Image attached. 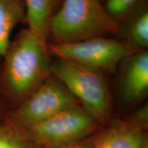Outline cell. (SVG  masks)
<instances>
[{
    "instance_id": "cell-3",
    "label": "cell",
    "mask_w": 148,
    "mask_h": 148,
    "mask_svg": "<svg viewBox=\"0 0 148 148\" xmlns=\"http://www.w3.org/2000/svg\"><path fill=\"white\" fill-rule=\"evenodd\" d=\"M51 73L98 123L110 119L112 101L106 75L71 61L51 62Z\"/></svg>"
},
{
    "instance_id": "cell-14",
    "label": "cell",
    "mask_w": 148,
    "mask_h": 148,
    "mask_svg": "<svg viewBox=\"0 0 148 148\" xmlns=\"http://www.w3.org/2000/svg\"><path fill=\"white\" fill-rule=\"evenodd\" d=\"M92 145H90V144H81V145L71 146L67 148H92Z\"/></svg>"
},
{
    "instance_id": "cell-6",
    "label": "cell",
    "mask_w": 148,
    "mask_h": 148,
    "mask_svg": "<svg viewBox=\"0 0 148 148\" xmlns=\"http://www.w3.org/2000/svg\"><path fill=\"white\" fill-rule=\"evenodd\" d=\"M78 103L51 75L21 104L8 113L5 122L21 130L26 129Z\"/></svg>"
},
{
    "instance_id": "cell-9",
    "label": "cell",
    "mask_w": 148,
    "mask_h": 148,
    "mask_svg": "<svg viewBox=\"0 0 148 148\" xmlns=\"http://www.w3.org/2000/svg\"><path fill=\"white\" fill-rule=\"evenodd\" d=\"M116 39L138 50L148 47V0L143 2L118 25Z\"/></svg>"
},
{
    "instance_id": "cell-2",
    "label": "cell",
    "mask_w": 148,
    "mask_h": 148,
    "mask_svg": "<svg viewBox=\"0 0 148 148\" xmlns=\"http://www.w3.org/2000/svg\"><path fill=\"white\" fill-rule=\"evenodd\" d=\"M118 25L105 12L101 0H62L51 18L47 42L73 43L115 35Z\"/></svg>"
},
{
    "instance_id": "cell-15",
    "label": "cell",
    "mask_w": 148,
    "mask_h": 148,
    "mask_svg": "<svg viewBox=\"0 0 148 148\" xmlns=\"http://www.w3.org/2000/svg\"><path fill=\"white\" fill-rule=\"evenodd\" d=\"M101 2H102V1H103V0H101Z\"/></svg>"
},
{
    "instance_id": "cell-4",
    "label": "cell",
    "mask_w": 148,
    "mask_h": 148,
    "mask_svg": "<svg viewBox=\"0 0 148 148\" xmlns=\"http://www.w3.org/2000/svg\"><path fill=\"white\" fill-rule=\"evenodd\" d=\"M51 55L74 62L106 75L115 73L122 61L141 51L128 47L116 38L99 36L73 43L47 42Z\"/></svg>"
},
{
    "instance_id": "cell-8",
    "label": "cell",
    "mask_w": 148,
    "mask_h": 148,
    "mask_svg": "<svg viewBox=\"0 0 148 148\" xmlns=\"http://www.w3.org/2000/svg\"><path fill=\"white\" fill-rule=\"evenodd\" d=\"M145 130L130 119L114 121L92 148H147Z\"/></svg>"
},
{
    "instance_id": "cell-10",
    "label": "cell",
    "mask_w": 148,
    "mask_h": 148,
    "mask_svg": "<svg viewBox=\"0 0 148 148\" xmlns=\"http://www.w3.org/2000/svg\"><path fill=\"white\" fill-rule=\"evenodd\" d=\"M27 28L42 42L47 43L50 21L62 0H24Z\"/></svg>"
},
{
    "instance_id": "cell-12",
    "label": "cell",
    "mask_w": 148,
    "mask_h": 148,
    "mask_svg": "<svg viewBox=\"0 0 148 148\" xmlns=\"http://www.w3.org/2000/svg\"><path fill=\"white\" fill-rule=\"evenodd\" d=\"M0 148H39L21 129L7 122L0 123Z\"/></svg>"
},
{
    "instance_id": "cell-5",
    "label": "cell",
    "mask_w": 148,
    "mask_h": 148,
    "mask_svg": "<svg viewBox=\"0 0 148 148\" xmlns=\"http://www.w3.org/2000/svg\"><path fill=\"white\" fill-rule=\"evenodd\" d=\"M97 123L83 107L76 104L22 130L39 148H61L88 135Z\"/></svg>"
},
{
    "instance_id": "cell-7",
    "label": "cell",
    "mask_w": 148,
    "mask_h": 148,
    "mask_svg": "<svg viewBox=\"0 0 148 148\" xmlns=\"http://www.w3.org/2000/svg\"><path fill=\"white\" fill-rule=\"evenodd\" d=\"M120 65V89L123 101L130 104L142 100L148 92V51L133 53Z\"/></svg>"
},
{
    "instance_id": "cell-1",
    "label": "cell",
    "mask_w": 148,
    "mask_h": 148,
    "mask_svg": "<svg viewBox=\"0 0 148 148\" xmlns=\"http://www.w3.org/2000/svg\"><path fill=\"white\" fill-rule=\"evenodd\" d=\"M51 62L47 43L21 28L0 61V95L16 108L51 76Z\"/></svg>"
},
{
    "instance_id": "cell-13",
    "label": "cell",
    "mask_w": 148,
    "mask_h": 148,
    "mask_svg": "<svg viewBox=\"0 0 148 148\" xmlns=\"http://www.w3.org/2000/svg\"><path fill=\"white\" fill-rule=\"evenodd\" d=\"M147 0H103V8L109 17L119 25Z\"/></svg>"
},
{
    "instance_id": "cell-11",
    "label": "cell",
    "mask_w": 148,
    "mask_h": 148,
    "mask_svg": "<svg viewBox=\"0 0 148 148\" xmlns=\"http://www.w3.org/2000/svg\"><path fill=\"white\" fill-rule=\"evenodd\" d=\"M26 25L24 0H0V61L10 44L14 29Z\"/></svg>"
}]
</instances>
